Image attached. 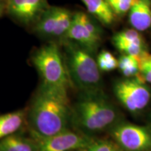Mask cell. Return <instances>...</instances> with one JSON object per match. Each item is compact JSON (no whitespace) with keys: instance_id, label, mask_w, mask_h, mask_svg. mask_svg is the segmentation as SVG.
I'll use <instances>...</instances> for the list:
<instances>
[{"instance_id":"cell-1","label":"cell","mask_w":151,"mask_h":151,"mask_svg":"<svg viewBox=\"0 0 151 151\" xmlns=\"http://www.w3.org/2000/svg\"><path fill=\"white\" fill-rule=\"evenodd\" d=\"M70 118L67 92L41 84L29 112V124L34 139L49 137L66 131Z\"/></svg>"},{"instance_id":"cell-2","label":"cell","mask_w":151,"mask_h":151,"mask_svg":"<svg viewBox=\"0 0 151 151\" xmlns=\"http://www.w3.org/2000/svg\"><path fill=\"white\" fill-rule=\"evenodd\" d=\"M71 118L77 127L90 133L112 129L120 122L118 110L101 90L81 92Z\"/></svg>"},{"instance_id":"cell-3","label":"cell","mask_w":151,"mask_h":151,"mask_svg":"<svg viewBox=\"0 0 151 151\" xmlns=\"http://www.w3.org/2000/svg\"><path fill=\"white\" fill-rule=\"evenodd\" d=\"M63 46L64 62L69 81L81 92L101 89V76L93 54L78 43L67 39Z\"/></svg>"},{"instance_id":"cell-4","label":"cell","mask_w":151,"mask_h":151,"mask_svg":"<svg viewBox=\"0 0 151 151\" xmlns=\"http://www.w3.org/2000/svg\"><path fill=\"white\" fill-rule=\"evenodd\" d=\"M32 61L42 79V85L67 92L69 79L58 43L51 41L40 47L34 52Z\"/></svg>"},{"instance_id":"cell-5","label":"cell","mask_w":151,"mask_h":151,"mask_svg":"<svg viewBox=\"0 0 151 151\" xmlns=\"http://www.w3.org/2000/svg\"><path fill=\"white\" fill-rule=\"evenodd\" d=\"M113 91L120 104L133 113L146 108L151 97L150 88L146 83L136 77L117 81L113 87Z\"/></svg>"},{"instance_id":"cell-6","label":"cell","mask_w":151,"mask_h":151,"mask_svg":"<svg viewBox=\"0 0 151 151\" xmlns=\"http://www.w3.org/2000/svg\"><path fill=\"white\" fill-rule=\"evenodd\" d=\"M111 136L126 151L151 150V129L131 123L119 122L111 129Z\"/></svg>"},{"instance_id":"cell-7","label":"cell","mask_w":151,"mask_h":151,"mask_svg":"<svg viewBox=\"0 0 151 151\" xmlns=\"http://www.w3.org/2000/svg\"><path fill=\"white\" fill-rule=\"evenodd\" d=\"M49 6L48 0H6V12L22 25L33 26Z\"/></svg>"},{"instance_id":"cell-8","label":"cell","mask_w":151,"mask_h":151,"mask_svg":"<svg viewBox=\"0 0 151 151\" xmlns=\"http://www.w3.org/2000/svg\"><path fill=\"white\" fill-rule=\"evenodd\" d=\"M35 140L39 151H69L88 148L92 142L89 138L69 130Z\"/></svg>"},{"instance_id":"cell-9","label":"cell","mask_w":151,"mask_h":151,"mask_svg":"<svg viewBox=\"0 0 151 151\" xmlns=\"http://www.w3.org/2000/svg\"><path fill=\"white\" fill-rule=\"evenodd\" d=\"M63 39H67L78 43L92 54L97 51L101 41L94 37L83 24L81 23L76 12L73 14L72 23Z\"/></svg>"},{"instance_id":"cell-10","label":"cell","mask_w":151,"mask_h":151,"mask_svg":"<svg viewBox=\"0 0 151 151\" xmlns=\"http://www.w3.org/2000/svg\"><path fill=\"white\" fill-rule=\"evenodd\" d=\"M129 22L140 32L148 29L151 27V0H135L129 11Z\"/></svg>"},{"instance_id":"cell-11","label":"cell","mask_w":151,"mask_h":151,"mask_svg":"<svg viewBox=\"0 0 151 151\" xmlns=\"http://www.w3.org/2000/svg\"><path fill=\"white\" fill-rule=\"evenodd\" d=\"M60 6H49L33 24V32L39 37L52 39L55 30Z\"/></svg>"},{"instance_id":"cell-12","label":"cell","mask_w":151,"mask_h":151,"mask_svg":"<svg viewBox=\"0 0 151 151\" xmlns=\"http://www.w3.org/2000/svg\"><path fill=\"white\" fill-rule=\"evenodd\" d=\"M86 6L88 12L104 26L114 22L115 14L106 0H81Z\"/></svg>"},{"instance_id":"cell-13","label":"cell","mask_w":151,"mask_h":151,"mask_svg":"<svg viewBox=\"0 0 151 151\" xmlns=\"http://www.w3.org/2000/svg\"><path fill=\"white\" fill-rule=\"evenodd\" d=\"M25 119L23 111H18L0 116V141L15 134L22 127Z\"/></svg>"},{"instance_id":"cell-14","label":"cell","mask_w":151,"mask_h":151,"mask_svg":"<svg viewBox=\"0 0 151 151\" xmlns=\"http://www.w3.org/2000/svg\"><path fill=\"white\" fill-rule=\"evenodd\" d=\"M0 151H39L35 140L12 134L0 141Z\"/></svg>"},{"instance_id":"cell-15","label":"cell","mask_w":151,"mask_h":151,"mask_svg":"<svg viewBox=\"0 0 151 151\" xmlns=\"http://www.w3.org/2000/svg\"><path fill=\"white\" fill-rule=\"evenodd\" d=\"M73 14L74 13L71 12L69 9L60 7L55 30L52 36V39H59L60 41L65 38L72 23Z\"/></svg>"},{"instance_id":"cell-16","label":"cell","mask_w":151,"mask_h":151,"mask_svg":"<svg viewBox=\"0 0 151 151\" xmlns=\"http://www.w3.org/2000/svg\"><path fill=\"white\" fill-rule=\"evenodd\" d=\"M118 60L119 69L125 78H133L139 73V56L122 53Z\"/></svg>"},{"instance_id":"cell-17","label":"cell","mask_w":151,"mask_h":151,"mask_svg":"<svg viewBox=\"0 0 151 151\" xmlns=\"http://www.w3.org/2000/svg\"><path fill=\"white\" fill-rule=\"evenodd\" d=\"M139 72L136 78L151 83V53L147 50L139 56Z\"/></svg>"},{"instance_id":"cell-18","label":"cell","mask_w":151,"mask_h":151,"mask_svg":"<svg viewBox=\"0 0 151 151\" xmlns=\"http://www.w3.org/2000/svg\"><path fill=\"white\" fill-rule=\"evenodd\" d=\"M97 63L100 71H111L118 68V60L108 50H102L98 55Z\"/></svg>"},{"instance_id":"cell-19","label":"cell","mask_w":151,"mask_h":151,"mask_svg":"<svg viewBox=\"0 0 151 151\" xmlns=\"http://www.w3.org/2000/svg\"><path fill=\"white\" fill-rule=\"evenodd\" d=\"M113 45L124 42H134V41H143V37L140 32L135 29H127L119 32L113 36Z\"/></svg>"},{"instance_id":"cell-20","label":"cell","mask_w":151,"mask_h":151,"mask_svg":"<svg viewBox=\"0 0 151 151\" xmlns=\"http://www.w3.org/2000/svg\"><path fill=\"white\" fill-rule=\"evenodd\" d=\"M114 46L119 51L123 54H127L133 56H139L143 52L146 51L144 41L120 43Z\"/></svg>"},{"instance_id":"cell-21","label":"cell","mask_w":151,"mask_h":151,"mask_svg":"<svg viewBox=\"0 0 151 151\" xmlns=\"http://www.w3.org/2000/svg\"><path fill=\"white\" fill-rule=\"evenodd\" d=\"M77 16H78L79 20L88 31L91 33V35L95 37L98 40L101 41V30L94 18L90 17L89 15L82 11H77Z\"/></svg>"},{"instance_id":"cell-22","label":"cell","mask_w":151,"mask_h":151,"mask_svg":"<svg viewBox=\"0 0 151 151\" xmlns=\"http://www.w3.org/2000/svg\"><path fill=\"white\" fill-rule=\"evenodd\" d=\"M135 0H116L109 5L115 16H124L131 9Z\"/></svg>"},{"instance_id":"cell-23","label":"cell","mask_w":151,"mask_h":151,"mask_svg":"<svg viewBox=\"0 0 151 151\" xmlns=\"http://www.w3.org/2000/svg\"><path fill=\"white\" fill-rule=\"evenodd\" d=\"M88 151H120V148L116 142L111 141H92L88 147Z\"/></svg>"},{"instance_id":"cell-24","label":"cell","mask_w":151,"mask_h":151,"mask_svg":"<svg viewBox=\"0 0 151 151\" xmlns=\"http://www.w3.org/2000/svg\"><path fill=\"white\" fill-rule=\"evenodd\" d=\"M6 0H0V18L6 12Z\"/></svg>"},{"instance_id":"cell-25","label":"cell","mask_w":151,"mask_h":151,"mask_svg":"<svg viewBox=\"0 0 151 151\" xmlns=\"http://www.w3.org/2000/svg\"><path fill=\"white\" fill-rule=\"evenodd\" d=\"M106 1H107V2H108V4H109V3L112 2V1H116V0H106Z\"/></svg>"},{"instance_id":"cell-26","label":"cell","mask_w":151,"mask_h":151,"mask_svg":"<svg viewBox=\"0 0 151 151\" xmlns=\"http://www.w3.org/2000/svg\"><path fill=\"white\" fill-rule=\"evenodd\" d=\"M86 151H88V150H86Z\"/></svg>"}]
</instances>
